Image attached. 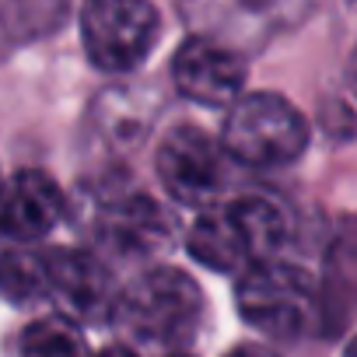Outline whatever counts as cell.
Segmentation results:
<instances>
[{
  "label": "cell",
  "instance_id": "8992f818",
  "mask_svg": "<svg viewBox=\"0 0 357 357\" xmlns=\"http://www.w3.org/2000/svg\"><path fill=\"white\" fill-rule=\"evenodd\" d=\"M158 178L183 207H214L228 186V154L200 126H175L158 147Z\"/></svg>",
  "mask_w": 357,
  "mask_h": 357
},
{
  "label": "cell",
  "instance_id": "5b68a950",
  "mask_svg": "<svg viewBox=\"0 0 357 357\" xmlns=\"http://www.w3.org/2000/svg\"><path fill=\"white\" fill-rule=\"evenodd\" d=\"M161 32L151 0H84L81 39L88 60L105 74H130L147 60Z\"/></svg>",
  "mask_w": 357,
  "mask_h": 357
},
{
  "label": "cell",
  "instance_id": "6da1fadb",
  "mask_svg": "<svg viewBox=\"0 0 357 357\" xmlns=\"http://www.w3.org/2000/svg\"><path fill=\"white\" fill-rule=\"evenodd\" d=\"M109 319L133 343L151 350H172L197 336L204 319V291L190 273L175 266H158L140 273L112 298Z\"/></svg>",
  "mask_w": 357,
  "mask_h": 357
},
{
  "label": "cell",
  "instance_id": "9a60e30c",
  "mask_svg": "<svg viewBox=\"0 0 357 357\" xmlns=\"http://www.w3.org/2000/svg\"><path fill=\"white\" fill-rule=\"evenodd\" d=\"M228 357H280L273 347H263V343H242V347H231Z\"/></svg>",
  "mask_w": 357,
  "mask_h": 357
},
{
  "label": "cell",
  "instance_id": "8fae6325",
  "mask_svg": "<svg viewBox=\"0 0 357 357\" xmlns=\"http://www.w3.org/2000/svg\"><path fill=\"white\" fill-rule=\"evenodd\" d=\"M70 15V0H0V56L56 32Z\"/></svg>",
  "mask_w": 357,
  "mask_h": 357
},
{
  "label": "cell",
  "instance_id": "277c9868",
  "mask_svg": "<svg viewBox=\"0 0 357 357\" xmlns=\"http://www.w3.org/2000/svg\"><path fill=\"white\" fill-rule=\"evenodd\" d=\"M235 301H238V315L252 329L273 340H298L319 308L315 287L305 277V270L273 259L242 270Z\"/></svg>",
  "mask_w": 357,
  "mask_h": 357
},
{
  "label": "cell",
  "instance_id": "3957f363",
  "mask_svg": "<svg viewBox=\"0 0 357 357\" xmlns=\"http://www.w3.org/2000/svg\"><path fill=\"white\" fill-rule=\"evenodd\" d=\"M308 147V123L301 112L273 91L238 95L225 116L221 151L252 168L291 165Z\"/></svg>",
  "mask_w": 357,
  "mask_h": 357
},
{
  "label": "cell",
  "instance_id": "e0dca14e",
  "mask_svg": "<svg viewBox=\"0 0 357 357\" xmlns=\"http://www.w3.org/2000/svg\"><path fill=\"white\" fill-rule=\"evenodd\" d=\"M172 357H186V354H172Z\"/></svg>",
  "mask_w": 357,
  "mask_h": 357
},
{
  "label": "cell",
  "instance_id": "4fadbf2b",
  "mask_svg": "<svg viewBox=\"0 0 357 357\" xmlns=\"http://www.w3.org/2000/svg\"><path fill=\"white\" fill-rule=\"evenodd\" d=\"M22 357H84L88 343L70 315H43L22 329Z\"/></svg>",
  "mask_w": 357,
  "mask_h": 357
},
{
  "label": "cell",
  "instance_id": "30bf717a",
  "mask_svg": "<svg viewBox=\"0 0 357 357\" xmlns=\"http://www.w3.org/2000/svg\"><path fill=\"white\" fill-rule=\"evenodd\" d=\"M50 298H60L81 319H102L112 308V280L102 259L88 249L50 252Z\"/></svg>",
  "mask_w": 357,
  "mask_h": 357
},
{
  "label": "cell",
  "instance_id": "7c38bea8",
  "mask_svg": "<svg viewBox=\"0 0 357 357\" xmlns=\"http://www.w3.org/2000/svg\"><path fill=\"white\" fill-rule=\"evenodd\" d=\"M0 294L11 305H32L50 298V252L11 249L0 256Z\"/></svg>",
  "mask_w": 357,
  "mask_h": 357
},
{
  "label": "cell",
  "instance_id": "52a82bcc",
  "mask_svg": "<svg viewBox=\"0 0 357 357\" xmlns=\"http://www.w3.org/2000/svg\"><path fill=\"white\" fill-rule=\"evenodd\" d=\"M172 81L178 95L197 105H231L245 88V60L235 46L214 36H193L175 50Z\"/></svg>",
  "mask_w": 357,
  "mask_h": 357
},
{
  "label": "cell",
  "instance_id": "9c48e42d",
  "mask_svg": "<svg viewBox=\"0 0 357 357\" xmlns=\"http://www.w3.org/2000/svg\"><path fill=\"white\" fill-rule=\"evenodd\" d=\"M63 218V193L43 168H22L0 183V235L11 242H39Z\"/></svg>",
  "mask_w": 357,
  "mask_h": 357
},
{
  "label": "cell",
  "instance_id": "ba28073f",
  "mask_svg": "<svg viewBox=\"0 0 357 357\" xmlns=\"http://www.w3.org/2000/svg\"><path fill=\"white\" fill-rule=\"evenodd\" d=\"M98 242L116 256H154L172 245L175 218L151 197L130 193L102 204L95 218Z\"/></svg>",
  "mask_w": 357,
  "mask_h": 357
},
{
  "label": "cell",
  "instance_id": "7a4b0ae2",
  "mask_svg": "<svg viewBox=\"0 0 357 357\" xmlns=\"http://www.w3.org/2000/svg\"><path fill=\"white\" fill-rule=\"evenodd\" d=\"M284 238H287V218L273 200L235 197L221 207H207L204 218H197L186 249L200 266L235 273L263 259H273Z\"/></svg>",
  "mask_w": 357,
  "mask_h": 357
},
{
  "label": "cell",
  "instance_id": "2e32d148",
  "mask_svg": "<svg viewBox=\"0 0 357 357\" xmlns=\"http://www.w3.org/2000/svg\"><path fill=\"white\" fill-rule=\"evenodd\" d=\"M95 357H137L130 347H123V343H112V347H102Z\"/></svg>",
  "mask_w": 357,
  "mask_h": 357
},
{
  "label": "cell",
  "instance_id": "5bb4252c",
  "mask_svg": "<svg viewBox=\"0 0 357 357\" xmlns=\"http://www.w3.org/2000/svg\"><path fill=\"white\" fill-rule=\"evenodd\" d=\"M231 4V29L245 18V25H259L263 32H273L280 25H294L298 18H305L312 11L315 0H228ZM245 25L238 32H245Z\"/></svg>",
  "mask_w": 357,
  "mask_h": 357
}]
</instances>
